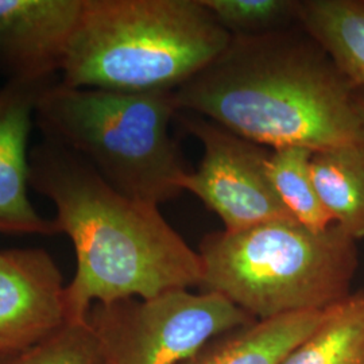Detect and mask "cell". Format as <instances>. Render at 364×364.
<instances>
[{
	"mask_svg": "<svg viewBox=\"0 0 364 364\" xmlns=\"http://www.w3.org/2000/svg\"><path fill=\"white\" fill-rule=\"evenodd\" d=\"M311 174L332 220L353 239L364 237V142L312 151Z\"/></svg>",
	"mask_w": 364,
	"mask_h": 364,
	"instance_id": "7c38bea8",
	"label": "cell"
},
{
	"mask_svg": "<svg viewBox=\"0 0 364 364\" xmlns=\"http://www.w3.org/2000/svg\"><path fill=\"white\" fill-rule=\"evenodd\" d=\"M231 38L201 0H82L61 82L176 91Z\"/></svg>",
	"mask_w": 364,
	"mask_h": 364,
	"instance_id": "3957f363",
	"label": "cell"
},
{
	"mask_svg": "<svg viewBox=\"0 0 364 364\" xmlns=\"http://www.w3.org/2000/svg\"><path fill=\"white\" fill-rule=\"evenodd\" d=\"M231 37H260L301 26L302 0H201Z\"/></svg>",
	"mask_w": 364,
	"mask_h": 364,
	"instance_id": "2e32d148",
	"label": "cell"
},
{
	"mask_svg": "<svg viewBox=\"0 0 364 364\" xmlns=\"http://www.w3.org/2000/svg\"><path fill=\"white\" fill-rule=\"evenodd\" d=\"M326 311L254 320L208 340L180 364H282L321 323Z\"/></svg>",
	"mask_w": 364,
	"mask_h": 364,
	"instance_id": "8fae6325",
	"label": "cell"
},
{
	"mask_svg": "<svg viewBox=\"0 0 364 364\" xmlns=\"http://www.w3.org/2000/svg\"><path fill=\"white\" fill-rule=\"evenodd\" d=\"M174 91L120 92L52 82L39 96L36 126L43 141L80 156L109 186L161 205L181 195L189 171L170 124Z\"/></svg>",
	"mask_w": 364,
	"mask_h": 364,
	"instance_id": "277c9868",
	"label": "cell"
},
{
	"mask_svg": "<svg viewBox=\"0 0 364 364\" xmlns=\"http://www.w3.org/2000/svg\"><path fill=\"white\" fill-rule=\"evenodd\" d=\"M65 287L46 250H0V355L34 347L68 326Z\"/></svg>",
	"mask_w": 364,
	"mask_h": 364,
	"instance_id": "ba28073f",
	"label": "cell"
},
{
	"mask_svg": "<svg viewBox=\"0 0 364 364\" xmlns=\"http://www.w3.org/2000/svg\"><path fill=\"white\" fill-rule=\"evenodd\" d=\"M312 150L301 146L272 149L267 173L284 205L299 224L323 231L335 221L323 207L311 174Z\"/></svg>",
	"mask_w": 364,
	"mask_h": 364,
	"instance_id": "9a60e30c",
	"label": "cell"
},
{
	"mask_svg": "<svg viewBox=\"0 0 364 364\" xmlns=\"http://www.w3.org/2000/svg\"><path fill=\"white\" fill-rule=\"evenodd\" d=\"M282 364H364V291L326 309L321 323Z\"/></svg>",
	"mask_w": 364,
	"mask_h": 364,
	"instance_id": "5bb4252c",
	"label": "cell"
},
{
	"mask_svg": "<svg viewBox=\"0 0 364 364\" xmlns=\"http://www.w3.org/2000/svg\"><path fill=\"white\" fill-rule=\"evenodd\" d=\"M254 320L220 294L189 290L95 304L87 316L107 364H180L210 338Z\"/></svg>",
	"mask_w": 364,
	"mask_h": 364,
	"instance_id": "8992f818",
	"label": "cell"
},
{
	"mask_svg": "<svg viewBox=\"0 0 364 364\" xmlns=\"http://www.w3.org/2000/svg\"><path fill=\"white\" fill-rule=\"evenodd\" d=\"M355 107H356V112L359 115V119L362 122L364 130V90L358 88L356 96H355Z\"/></svg>",
	"mask_w": 364,
	"mask_h": 364,
	"instance_id": "ac0fdd59",
	"label": "cell"
},
{
	"mask_svg": "<svg viewBox=\"0 0 364 364\" xmlns=\"http://www.w3.org/2000/svg\"><path fill=\"white\" fill-rule=\"evenodd\" d=\"M82 0H0V68L9 80L53 81L61 72Z\"/></svg>",
	"mask_w": 364,
	"mask_h": 364,
	"instance_id": "9c48e42d",
	"label": "cell"
},
{
	"mask_svg": "<svg viewBox=\"0 0 364 364\" xmlns=\"http://www.w3.org/2000/svg\"><path fill=\"white\" fill-rule=\"evenodd\" d=\"M30 188L55 207L76 273L65 287L68 324L95 304L154 299L200 287L203 264L156 204L119 193L80 156L42 141L30 149Z\"/></svg>",
	"mask_w": 364,
	"mask_h": 364,
	"instance_id": "7a4b0ae2",
	"label": "cell"
},
{
	"mask_svg": "<svg viewBox=\"0 0 364 364\" xmlns=\"http://www.w3.org/2000/svg\"><path fill=\"white\" fill-rule=\"evenodd\" d=\"M182 126L203 144V159L181 181L220 218L225 231L293 219L267 173L272 149L251 142L207 117L178 112ZM294 220V219H293Z\"/></svg>",
	"mask_w": 364,
	"mask_h": 364,
	"instance_id": "52a82bcc",
	"label": "cell"
},
{
	"mask_svg": "<svg viewBox=\"0 0 364 364\" xmlns=\"http://www.w3.org/2000/svg\"><path fill=\"white\" fill-rule=\"evenodd\" d=\"M358 87L302 26L232 37L174 91L178 112L207 117L251 142L312 151L364 142Z\"/></svg>",
	"mask_w": 364,
	"mask_h": 364,
	"instance_id": "6da1fadb",
	"label": "cell"
},
{
	"mask_svg": "<svg viewBox=\"0 0 364 364\" xmlns=\"http://www.w3.org/2000/svg\"><path fill=\"white\" fill-rule=\"evenodd\" d=\"M356 242L336 223L313 231L293 219L212 232L200 243L198 287L255 320L326 311L351 294Z\"/></svg>",
	"mask_w": 364,
	"mask_h": 364,
	"instance_id": "5b68a950",
	"label": "cell"
},
{
	"mask_svg": "<svg viewBox=\"0 0 364 364\" xmlns=\"http://www.w3.org/2000/svg\"><path fill=\"white\" fill-rule=\"evenodd\" d=\"M301 26L364 90V0H304Z\"/></svg>",
	"mask_w": 364,
	"mask_h": 364,
	"instance_id": "4fadbf2b",
	"label": "cell"
},
{
	"mask_svg": "<svg viewBox=\"0 0 364 364\" xmlns=\"http://www.w3.org/2000/svg\"><path fill=\"white\" fill-rule=\"evenodd\" d=\"M54 81L9 80L0 88V234H58L54 219L33 207L28 139L42 91Z\"/></svg>",
	"mask_w": 364,
	"mask_h": 364,
	"instance_id": "30bf717a",
	"label": "cell"
},
{
	"mask_svg": "<svg viewBox=\"0 0 364 364\" xmlns=\"http://www.w3.org/2000/svg\"><path fill=\"white\" fill-rule=\"evenodd\" d=\"M0 364H107L88 323L68 324L23 351L0 355Z\"/></svg>",
	"mask_w": 364,
	"mask_h": 364,
	"instance_id": "e0dca14e",
	"label": "cell"
}]
</instances>
